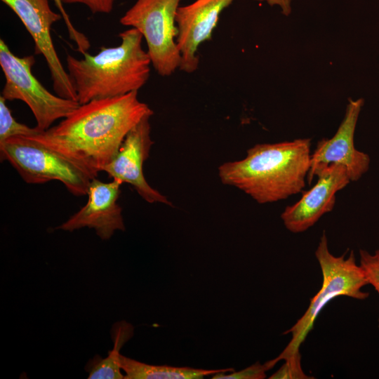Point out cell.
Listing matches in <instances>:
<instances>
[{
	"label": "cell",
	"mask_w": 379,
	"mask_h": 379,
	"mask_svg": "<svg viewBox=\"0 0 379 379\" xmlns=\"http://www.w3.org/2000/svg\"><path fill=\"white\" fill-rule=\"evenodd\" d=\"M6 99L0 96V142L8 138L17 135L34 136L41 131L36 127L31 128L20 123L13 117L11 109L6 104Z\"/></svg>",
	"instance_id": "obj_16"
},
{
	"label": "cell",
	"mask_w": 379,
	"mask_h": 379,
	"mask_svg": "<svg viewBox=\"0 0 379 379\" xmlns=\"http://www.w3.org/2000/svg\"><path fill=\"white\" fill-rule=\"evenodd\" d=\"M314 176L317 177L315 185L281 214L284 226L291 232L306 231L331 212L335 204L336 193L351 182L346 168L340 164L320 168Z\"/></svg>",
	"instance_id": "obj_11"
},
{
	"label": "cell",
	"mask_w": 379,
	"mask_h": 379,
	"mask_svg": "<svg viewBox=\"0 0 379 379\" xmlns=\"http://www.w3.org/2000/svg\"><path fill=\"white\" fill-rule=\"evenodd\" d=\"M117 46H102L83 58L67 55V71L79 104L138 91L148 81L151 60L142 46L143 36L135 28L119 33Z\"/></svg>",
	"instance_id": "obj_3"
},
{
	"label": "cell",
	"mask_w": 379,
	"mask_h": 379,
	"mask_svg": "<svg viewBox=\"0 0 379 379\" xmlns=\"http://www.w3.org/2000/svg\"><path fill=\"white\" fill-rule=\"evenodd\" d=\"M335 256L328 249V239L324 231L315 251V256L322 272V285L310 300L304 314L284 334L291 333V339L284 350L274 358L276 363L299 352L300 345L312 330L315 320L325 306L333 298L347 296L358 300L366 299L369 293L362 291L368 281L355 255L351 251L345 257Z\"/></svg>",
	"instance_id": "obj_4"
},
{
	"label": "cell",
	"mask_w": 379,
	"mask_h": 379,
	"mask_svg": "<svg viewBox=\"0 0 379 379\" xmlns=\"http://www.w3.org/2000/svg\"><path fill=\"white\" fill-rule=\"evenodd\" d=\"M125 379H200L220 372H232L234 368L206 370L167 365H152L130 359L121 354L119 359Z\"/></svg>",
	"instance_id": "obj_14"
},
{
	"label": "cell",
	"mask_w": 379,
	"mask_h": 379,
	"mask_svg": "<svg viewBox=\"0 0 379 379\" xmlns=\"http://www.w3.org/2000/svg\"><path fill=\"white\" fill-rule=\"evenodd\" d=\"M310 160V138L257 144L243 159L220 166L218 175L258 203H272L302 191Z\"/></svg>",
	"instance_id": "obj_2"
},
{
	"label": "cell",
	"mask_w": 379,
	"mask_h": 379,
	"mask_svg": "<svg viewBox=\"0 0 379 379\" xmlns=\"http://www.w3.org/2000/svg\"><path fill=\"white\" fill-rule=\"evenodd\" d=\"M151 117L143 118L129 131L116 155L102 171L106 172L112 180L131 185L148 203L171 206L165 196L149 185L143 173V164L154 144L151 138Z\"/></svg>",
	"instance_id": "obj_10"
},
{
	"label": "cell",
	"mask_w": 379,
	"mask_h": 379,
	"mask_svg": "<svg viewBox=\"0 0 379 379\" xmlns=\"http://www.w3.org/2000/svg\"><path fill=\"white\" fill-rule=\"evenodd\" d=\"M0 158L9 162L27 183L58 180L74 196L86 195L91 180L97 178L31 136H13L1 142Z\"/></svg>",
	"instance_id": "obj_5"
},
{
	"label": "cell",
	"mask_w": 379,
	"mask_h": 379,
	"mask_svg": "<svg viewBox=\"0 0 379 379\" xmlns=\"http://www.w3.org/2000/svg\"><path fill=\"white\" fill-rule=\"evenodd\" d=\"M122 184L112 180L93 179L88 189L87 203L57 229L72 232L83 227L94 229L102 240H108L117 230L124 231L122 209L117 204Z\"/></svg>",
	"instance_id": "obj_13"
},
{
	"label": "cell",
	"mask_w": 379,
	"mask_h": 379,
	"mask_svg": "<svg viewBox=\"0 0 379 379\" xmlns=\"http://www.w3.org/2000/svg\"><path fill=\"white\" fill-rule=\"evenodd\" d=\"M55 4L60 11V13L65 21V25L67 29L69 37L72 40L77 46V50L81 54L88 52V50L91 47L90 41L88 37L82 32L77 30L71 22L69 15L65 11L62 2L61 0H53Z\"/></svg>",
	"instance_id": "obj_20"
},
{
	"label": "cell",
	"mask_w": 379,
	"mask_h": 379,
	"mask_svg": "<svg viewBox=\"0 0 379 379\" xmlns=\"http://www.w3.org/2000/svg\"><path fill=\"white\" fill-rule=\"evenodd\" d=\"M133 326L126 321L115 323L111 330L114 347L109 351L106 358L95 355L86 365L89 379H122L124 378L119 363L120 350L133 336Z\"/></svg>",
	"instance_id": "obj_15"
},
{
	"label": "cell",
	"mask_w": 379,
	"mask_h": 379,
	"mask_svg": "<svg viewBox=\"0 0 379 379\" xmlns=\"http://www.w3.org/2000/svg\"><path fill=\"white\" fill-rule=\"evenodd\" d=\"M34 62V55L18 57L4 39H0V66L6 79L1 95L6 100L24 102L35 118L36 127L44 131L56 120L68 116L80 104L48 91L32 74Z\"/></svg>",
	"instance_id": "obj_6"
},
{
	"label": "cell",
	"mask_w": 379,
	"mask_h": 379,
	"mask_svg": "<svg viewBox=\"0 0 379 379\" xmlns=\"http://www.w3.org/2000/svg\"><path fill=\"white\" fill-rule=\"evenodd\" d=\"M180 1L137 0L119 20L142 34L152 65L162 77L171 75L181 64L175 22Z\"/></svg>",
	"instance_id": "obj_7"
},
{
	"label": "cell",
	"mask_w": 379,
	"mask_h": 379,
	"mask_svg": "<svg viewBox=\"0 0 379 379\" xmlns=\"http://www.w3.org/2000/svg\"><path fill=\"white\" fill-rule=\"evenodd\" d=\"M362 98H349L344 118L337 131L331 138L318 141L311 154L310 168L307 180L311 184L315 173L331 164L343 166L350 181L359 180L369 169L371 159L368 154L354 146V133L364 106Z\"/></svg>",
	"instance_id": "obj_9"
},
{
	"label": "cell",
	"mask_w": 379,
	"mask_h": 379,
	"mask_svg": "<svg viewBox=\"0 0 379 379\" xmlns=\"http://www.w3.org/2000/svg\"><path fill=\"white\" fill-rule=\"evenodd\" d=\"M19 18L33 39L34 51L45 59L55 94L73 100L77 95L53 45L51 29L62 17L54 12L48 0H1Z\"/></svg>",
	"instance_id": "obj_8"
},
{
	"label": "cell",
	"mask_w": 379,
	"mask_h": 379,
	"mask_svg": "<svg viewBox=\"0 0 379 379\" xmlns=\"http://www.w3.org/2000/svg\"><path fill=\"white\" fill-rule=\"evenodd\" d=\"M153 114L133 91L80 104L58 124L31 137L97 176L129 131Z\"/></svg>",
	"instance_id": "obj_1"
},
{
	"label": "cell",
	"mask_w": 379,
	"mask_h": 379,
	"mask_svg": "<svg viewBox=\"0 0 379 379\" xmlns=\"http://www.w3.org/2000/svg\"><path fill=\"white\" fill-rule=\"evenodd\" d=\"M234 0H195L179 6L175 22L178 33L176 43L181 55L180 69L187 73L195 72L199 66V46L211 40L220 13Z\"/></svg>",
	"instance_id": "obj_12"
},
{
	"label": "cell",
	"mask_w": 379,
	"mask_h": 379,
	"mask_svg": "<svg viewBox=\"0 0 379 379\" xmlns=\"http://www.w3.org/2000/svg\"><path fill=\"white\" fill-rule=\"evenodd\" d=\"M359 256V265L366 276L368 284L372 285L379 295V248L375 251L373 253L360 249Z\"/></svg>",
	"instance_id": "obj_17"
},
{
	"label": "cell",
	"mask_w": 379,
	"mask_h": 379,
	"mask_svg": "<svg viewBox=\"0 0 379 379\" xmlns=\"http://www.w3.org/2000/svg\"><path fill=\"white\" fill-rule=\"evenodd\" d=\"M62 4H81L87 6L93 13H109L115 0H61Z\"/></svg>",
	"instance_id": "obj_21"
},
{
	"label": "cell",
	"mask_w": 379,
	"mask_h": 379,
	"mask_svg": "<svg viewBox=\"0 0 379 379\" xmlns=\"http://www.w3.org/2000/svg\"><path fill=\"white\" fill-rule=\"evenodd\" d=\"M281 367L273 373L270 379H309L313 378L305 373L301 366V355L299 352L288 357Z\"/></svg>",
	"instance_id": "obj_19"
},
{
	"label": "cell",
	"mask_w": 379,
	"mask_h": 379,
	"mask_svg": "<svg viewBox=\"0 0 379 379\" xmlns=\"http://www.w3.org/2000/svg\"><path fill=\"white\" fill-rule=\"evenodd\" d=\"M273 359L264 364L257 362L241 371H232L229 374L225 372L218 373L212 375L213 379H262L266 377L265 372L275 365Z\"/></svg>",
	"instance_id": "obj_18"
},
{
	"label": "cell",
	"mask_w": 379,
	"mask_h": 379,
	"mask_svg": "<svg viewBox=\"0 0 379 379\" xmlns=\"http://www.w3.org/2000/svg\"><path fill=\"white\" fill-rule=\"evenodd\" d=\"M258 2H265L270 6H278L283 15L288 16L292 12L293 0H253Z\"/></svg>",
	"instance_id": "obj_22"
}]
</instances>
